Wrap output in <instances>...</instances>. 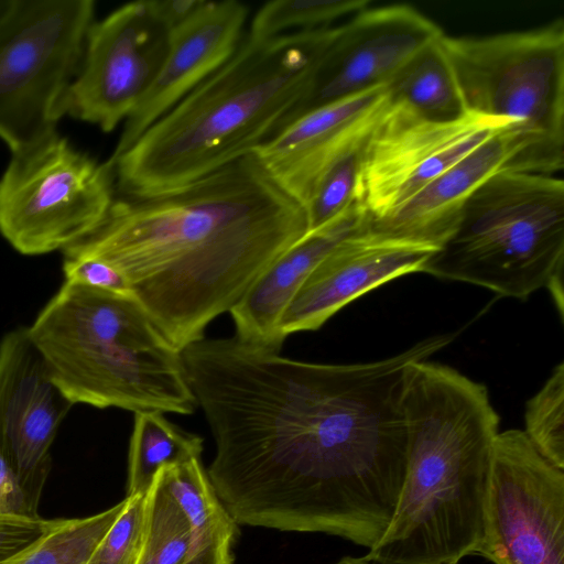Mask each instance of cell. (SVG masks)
<instances>
[{
	"instance_id": "cell-1",
	"label": "cell",
	"mask_w": 564,
	"mask_h": 564,
	"mask_svg": "<svg viewBox=\"0 0 564 564\" xmlns=\"http://www.w3.org/2000/svg\"><path fill=\"white\" fill-rule=\"evenodd\" d=\"M454 337L349 365L293 360L236 336L186 346L187 381L215 442L206 471L226 510L239 525L371 549L406 474L408 368Z\"/></svg>"
},
{
	"instance_id": "cell-2",
	"label": "cell",
	"mask_w": 564,
	"mask_h": 564,
	"mask_svg": "<svg viewBox=\"0 0 564 564\" xmlns=\"http://www.w3.org/2000/svg\"><path fill=\"white\" fill-rule=\"evenodd\" d=\"M307 232L305 208L252 153L166 194L115 198L102 224L63 253L118 269L182 351Z\"/></svg>"
},
{
	"instance_id": "cell-3",
	"label": "cell",
	"mask_w": 564,
	"mask_h": 564,
	"mask_svg": "<svg viewBox=\"0 0 564 564\" xmlns=\"http://www.w3.org/2000/svg\"><path fill=\"white\" fill-rule=\"evenodd\" d=\"M335 34L336 26L247 35L223 66L110 156L116 191L166 194L252 154L285 127Z\"/></svg>"
},
{
	"instance_id": "cell-4",
	"label": "cell",
	"mask_w": 564,
	"mask_h": 564,
	"mask_svg": "<svg viewBox=\"0 0 564 564\" xmlns=\"http://www.w3.org/2000/svg\"><path fill=\"white\" fill-rule=\"evenodd\" d=\"M403 405L404 482L388 528L362 557L458 564L481 540L499 416L484 384L426 359L409 366Z\"/></svg>"
},
{
	"instance_id": "cell-5",
	"label": "cell",
	"mask_w": 564,
	"mask_h": 564,
	"mask_svg": "<svg viewBox=\"0 0 564 564\" xmlns=\"http://www.w3.org/2000/svg\"><path fill=\"white\" fill-rule=\"evenodd\" d=\"M28 332L73 403L192 414L182 351L131 294L65 281Z\"/></svg>"
},
{
	"instance_id": "cell-6",
	"label": "cell",
	"mask_w": 564,
	"mask_h": 564,
	"mask_svg": "<svg viewBox=\"0 0 564 564\" xmlns=\"http://www.w3.org/2000/svg\"><path fill=\"white\" fill-rule=\"evenodd\" d=\"M563 263V180L502 170L470 195L421 272L521 300L549 288L562 302Z\"/></svg>"
},
{
	"instance_id": "cell-7",
	"label": "cell",
	"mask_w": 564,
	"mask_h": 564,
	"mask_svg": "<svg viewBox=\"0 0 564 564\" xmlns=\"http://www.w3.org/2000/svg\"><path fill=\"white\" fill-rule=\"evenodd\" d=\"M467 111L521 124L508 171L554 175L564 167V22L487 36H442Z\"/></svg>"
},
{
	"instance_id": "cell-8",
	"label": "cell",
	"mask_w": 564,
	"mask_h": 564,
	"mask_svg": "<svg viewBox=\"0 0 564 564\" xmlns=\"http://www.w3.org/2000/svg\"><path fill=\"white\" fill-rule=\"evenodd\" d=\"M94 15L93 0H12L0 19V138L11 154L57 132Z\"/></svg>"
},
{
	"instance_id": "cell-9",
	"label": "cell",
	"mask_w": 564,
	"mask_h": 564,
	"mask_svg": "<svg viewBox=\"0 0 564 564\" xmlns=\"http://www.w3.org/2000/svg\"><path fill=\"white\" fill-rule=\"evenodd\" d=\"M115 192L108 162L55 132L12 154L0 178V234L25 256L64 251L102 224Z\"/></svg>"
},
{
	"instance_id": "cell-10",
	"label": "cell",
	"mask_w": 564,
	"mask_h": 564,
	"mask_svg": "<svg viewBox=\"0 0 564 564\" xmlns=\"http://www.w3.org/2000/svg\"><path fill=\"white\" fill-rule=\"evenodd\" d=\"M476 554L494 564H564V469L521 430L496 436Z\"/></svg>"
},
{
	"instance_id": "cell-11",
	"label": "cell",
	"mask_w": 564,
	"mask_h": 564,
	"mask_svg": "<svg viewBox=\"0 0 564 564\" xmlns=\"http://www.w3.org/2000/svg\"><path fill=\"white\" fill-rule=\"evenodd\" d=\"M513 123L519 122L470 111L453 121H432L390 98L364 145L361 205L371 220L389 216Z\"/></svg>"
},
{
	"instance_id": "cell-12",
	"label": "cell",
	"mask_w": 564,
	"mask_h": 564,
	"mask_svg": "<svg viewBox=\"0 0 564 564\" xmlns=\"http://www.w3.org/2000/svg\"><path fill=\"white\" fill-rule=\"evenodd\" d=\"M171 28L155 0L127 3L91 25L63 113L111 132L153 85L170 46Z\"/></svg>"
},
{
	"instance_id": "cell-13",
	"label": "cell",
	"mask_w": 564,
	"mask_h": 564,
	"mask_svg": "<svg viewBox=\"0 0 564 564\" xmlns=\"http://www.w3.org/2000/svg\"><path fill=\"white\" fill-rule=\"evenodd\" d=\"M443 34L434 22L408 4L359 11L336 26L307 94L285 127L315 108L388 86L414 55Z\"/></svg>"
},
{
	"instance_id": "cell-14",
	"label": "cell",
	"mask_w": 564,
	"mask_h": 564,
	"mask_svg": "<svg viewBox=\"0 0 564 564\" xmlns=\"http://www.w3.org/2000/svg\"><path fill=\"white\" fill-rule=\"evenodd\" d=\"M73 405L28 328L7 333L0 341V452L36 509L52 466L51 446Z\"/></svg>"
},
{
	"instance_id": "cell-15",
	"label": "cell",
	"mask_w": 564,
	"mask_h": 564,
	"mask_svg": "<svg viewBox=\"0 0 564 564\" xmlns=\"http://www.w3.org/2000/svg\"><path fill=\"white\" fill-rule=\"evenodd\" d=\"M437 248L395 238L370 227V221L338 242L313 269L279 323L284 341L290 334L318 329L341 307L411 272Z\"/></svg>"
},
{
	"instance_id": "cell-16",
	"label": "cell",
	"mask_w": 564,
	"mask_h": 564,
	"mask_svg": "<svg viewBox=\"0 0 564 564\" xmlns=\"http://www.w3.org/2000/svg\"><path fill=\"white\" fill-rule=\"evenodd\" d=\"M388 86L315 108L290 122L253 154L304 208L321 175L364 142L389 102Z\"/></svg>"
},
{
	"instance_id": "cell-17",
	"label": "cell",
	"mask_w": 564,
	"mask_h": 564,
	"mask_svg": "<svg viewBox=\"0 0 564 564\" xmlns=\"http://www.w3.org/2000/svg\"><path fill=\"white\" fill-rule=\"evenodd\" d=\"M248 15V6L237 0H200L191 14L171 29L169 52L159 75L126 120L111 156L128 149L232 56L242 40Z\"/></svg>"
},
{
	"instance_id": "cell-18",
	"label": "cell",
	"mask_w": 564,
	"mask_h": 564,
	"mask_svg": "<svg viewBox=\"0 0 564 564\" xmlns=\"http://www.w3.org/2000/svg\"><path fill=\"white\" fill-rule=\"evenodd\" d=\"M513 123L434 178L389 216L370 219L382 234L440 248L454 230L470 195L490 176L508 170L521 152Z\"/></svg>"
},
{
	"instance_id": "cell-19",
	"label": "cell",
	"mask_w": 564,
	"mask_h": 564,
	"mask_svg": "<svg viewBox=\"0 0 564 564\" xmlns=\"http://www.w3.org/2000/svg\"><path fill=\"white\" fill-rule=\"evenodd\" d=\"M370 221L357 206L330 224L308 231L273 260L250 284L229 313L236 337L279 351V323L288 305L318 262L343 239Z\"/></svg>"
},
{
	"instance_id": "cell-20",
	"label": "cell",
	"mask_w": 564,
	"mask_h": 564,
	"mask_svg": "<svg viewBox=\"0 0 564 564\" xmlns=\"http://www.w3.org/2000/svg\"><path fill=\"white\" fill-rule=\"evenodd\" d=\"M161 475L191 525L192 543L183 564H232L239 524L215 492L200 458L164 468Z\"/></svg>"
},
{
	"instance_id": "cell-21",
	"label": "cell",
	"mask_w": 564,
	"mask_h": 564,
	"mask_svg": "<svg viewBox=\"0 0 564 564\" xmlns=\"http://www.w3.org/2000/svg\"><path fill=\"white\" fill-rule=\"evenodd\" d=\"M442 36L414 55L388 84V90L392 100L408 105L420 116L447 122L468 111L443 48Z\"/></svg>"
},
{
	"instance_id": "cell-22",
	"label": "cell",
	"mask_w": 564,
	"mask_h": 564,
	"mask_svg": "<svg viewBox=\"0 0 564 564\" xmlns=\"http://www.w3.org/2000/svg\"><path fill=\"white\" fill-rule=\"evenodd\" d=\"M203 438L167 421L163 413H134L128 456L127 496H144L164 468L200 458Z\"/></svg>"
},
{
	"instance_id": "cell-23",
	"label": "cell",
	"mask_w": 564,
	"mask_h": 564,
	"mask_svg": "<svg viewBox=\"0 0 564 564\" xmlns=\"http://www.w3.org/2000/svg\"><path fill=\"white\" fill-rule=\"evenodd\" d=\"M124 505L126 498L89 517L56 519L36 542L0 564H86Z\"/></svg>"
},
{
	"instance_id": "cell-24",
	"label": "cell",
	"mask_w": 564,
	"mask_h": 564,
	"mask_svg": "<svg viewBox=\"0 0 564 564\" xmlns=\"http://www.w3.org/2000/svg\"><path fill=\"white\" fill-rule=\"evenodd\" d=\"M191 543L188 520L160 471L147 494L145 530L135 564H183Z\"/></svg>"
},
{
	"instance_id": "cell-25",
	"label": "cell",
	"mask_w": 564,
	"mask_h": 564,
	"mask_svg": "<svg viewBox=\"0 0 564 564\" xmlns=\"http://www.w3.org/2000/svg\"><path fill=\"white\" fill-rule=\"evenodd\" d=\"M369 0H274L253 15L249 36L269 39L282 34L333 26L338 19L354 15Z\"/></svg>"
},
{
	"instance_id": "cell-26",
	"label": "cell",
	"mask_w": 564,
	"mask_h": 564,
	"mask_svg": "<svg viewBox=\"0 0 564 564\" xmlns=\"http://www.w3.org/2000/svg\"><path fill=\"white\" fill-rule=\"evenodd\" d=\"M366 140L341 154L316 182L305 205L308 231L319 229L362 206L360 175Z\"/></svg>"
},
{
	"instance_id": "cell-27",
	"label": "cell",
	"mask_w": 564,
	"mask_h": 564,
	"mask_svg": "<svg viewBox=\"0 0 564 564\" xmlns=\"http://www.w3.org/2000/svg\"><path fill=\"white\" fill-rule=\"evenodd\" d=\"M525 430L533 446L552 464L564 469V364L527 403Z\"/></svg>"
},
{
	"instance_id": "cell-28",
	"label": "cell",
	"mask_w": 564,
	"mask_h": 564,
	"mask_svg": "<svg viewBox=\"0 0 564 564\" xmlns=\"http://www.w3.org/2000/svg\"><path fill=\"white\" fill-rule=\"evenodd\" d=\"M147 495L126 497V505L86 564H135L145 530Z\"/></svg>"
},
{
	"instance_id": "cell-29",
	"label": "cell",
	"mask_w": 564,
	"mask_h": 564,
	"mask_svg": "<svg viewBox=\"0 0 564 564\" xmlns=\"http://www.w3.org/2000/svg\"><path fill=\"white\" fill-rule=\"evenodd\" d=\"M63 272L65 281L118 294H131L124 275L110 263L94 257L64 253Z\"/></svg>"
},
{
	"instance_id": "cell-30",
	"label": "cell",
	"mask_w": 564,
	"mask_h": 564,
	"mask_svg": "<svg viewBox=\"0 0 564 564\" xmlns=\"http://www.w3.org/2000/svg\"><path fill=\"white\" fill-rule=\"evenodd\" d=\"M56 519L0 514V563L28 549L43 536Z\"/></svg>"
},
{
	"instance_id": "cell-31",
	"label": "cell",
	"mask_w": 564,
	"mask_h": 564,
	"mask_svg": "<svg viewBox=\"0 0 564 564\" xmlns=\"http://www.w3.org/2000/svg\"><path fill=\"white\" fill-rule=\"evenodd\" d=\"M0 514L37 518L17 475L0 452Z\"/></svg>"
},
{
	"instance_id": "cell-32",
	"label": "cell",
	"mask_w": 564,
	"mask_h": 564,
	"mask_svg": "<svg viewBox=\"0 0 564 564\" xmlns=\"http://www.w3.org/2000/svg\"><path fill=\"white\" fill-rule=\"evenodd\" d=\"M334 564H377V563L367 561L364 557L345 556V557H341L339 561H337Z\"/></svg>"
},
{
	"instance_id": "cell-33",
	"label": "cell",
	"mask_w": 564,
	"mask_h": 564,
	"mask_svg": "<svg viewBox=\"0 0 564 564\" xmlns=\"http://www.w3.org/2000/svg\"><path fill=\"white\" fill-rule=\"evenodd\" d=\"M11 4V0H0V19L4 15Z\"/></svg>"
}]
</instances>
